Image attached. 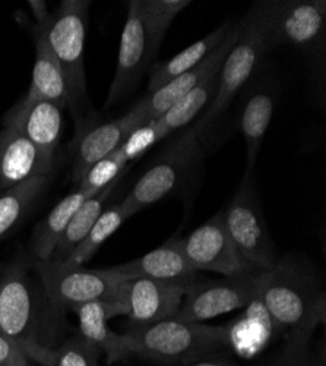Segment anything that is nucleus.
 <instances>
[{
	"label": "nucleus",
	"mask_w": 326,
	"mask_h": 366,
	"mask_svg": "<svg viewBox=\"0 0 326 366\" xmlns=\"http://www.w3.org/2000/svg\"><path fill=\"white\" fill-rule=\"evenodd\" d=\"M259 296L270 312L275 337L313 335L326 320V296L312 262L287 254L260 274Z\"/></svg>",
	"instance_id": "f257e3e1"
},
{
	"label": "nucleus",
	"mask_w": 326,
	"mask_h": 366,
	"mask_svg": "<svg viewBox=\"0 0 326 366\" xmlns=\"http://www.w3.org/2000/svg\"><path fill=\"white\" fill-rule=\"evenodd\" d=\"M58 314L43 285L28 271V264L15 261L0 276V332L19 345L36 343L53 347Z\"/></svg>",
	"instance_id": "f03ea898"
},
{
	"label": "nucleus",
	"mask_w": 326,
	"mask_h": 366,
	"mask_svg": "<svg viewBox=\"0 0 326 366\" xmlns=\"http://www.w3.org/2000/svg\"><path fill=\"white\" fill-rule=\"evenodd\" d=\"M271 51L268 43V21L265 2L256 4L240 22V36L227 54L218 74L214 99L192 125L199 141L213 138V132L224 125L228 110L245 86L265 53Z\"/></svg>",
	"instance_id": "7ed1b4c3"
},
{
	"label": "nucleus",
	"mask_w": 326,
	"mask_h": 366,
	"mask_svg": "<svg viewBox=\"0 0 326 366\" xmlns=\"http://www.w3.org/2000/svg\"><path fill=\"white\" fill-rule=\"evenodd\" d=\"M131 357L138 356L160 363L186 366L227 349L225 325H205L182 320L131 328L123 334Z\"/></svg>",
	"instance_id": "20e7f679"
},
{
	"label": "nucleus",
	"mask_w": 326,
	"mask_h": 366,
	"mask_svg": "<svg viewBox=\"0 0 326 366\" xmlns=\"http://www.w3.org/2000/svg\"><path fill=\"white\" fill-rule=\"evenodd\" d=\"M203 144L192 125L183 128L145 170L122 201L131 217L161 199L183 192L200 177Z\"/></svg>",
	"instance_id": "39448f33"
},
{
	"label": "nucleus",
	"mask_w": 326,
	"mask_h": 366,
	"mask_svg": "<svg viewBox=\"0 0 326 366\" xmlns=\"http://www.w3.org/2000/svg\"><path fill=\"white\" fill-rule=\"evenodd\" d=\"M91 2L86 0H63L51 14L46 28L37 29L61 66L68 91V107L79 119L86 104V78L83 50L88 28V12Z\"/></svg>",
	"instance_id": "423d86ee"
},
{
	"label": "nucleus",
	"mask_w": 326,
	"mask_h": 366,
	"mask_svg": "<svg viewBox=\"0 0 326 366\" xmlns=\"http://www.w3.org/2000/svg\"><path fill=\"white\" fill-rule=\"evenodd\" d=\"M37 274L49 299L61 311L75 312L91 302L125 303L126 283L108 271L91 269L83 265L33 259L29 264Z\"/></svg>",
	"instance_id": "0eeeda50"
},
{
	"label": "nucleus",
	"mask_w": 326,
	"mask_h": 366,
	"mask_svg": "<svg viewBox=\"0 0 326 366\" xmlns=\"http://www.w3.org/2000/svg\"><path fill=\"white\" fill-rule=\"evenodd\" d=\"M271 50L292 46L312 60L317 72L323 68L326 2L325 0H292L265 2Z\"/></svg>",
	"instance_id": "6e6552de"
},
{
	"label": "nucleus",
	"mask_w": 326,
	"mask_h": 366,
	"mask_svg": "<svg viewBox=\"0 0 326 366\" xmlns=\"http://www.w3.org/2000/svg\"><path fill=\"white\" fill-rule=\"evenodd\" d=\"M223 219L230 239L246 265L256 271H266L275 264V247L252 174H245L239 191L223 209Z\"/></svg>",
	"instance_id": "1a4fd4ad"
},
{
	"label": "nucleus",
	"mask_w": 326,
	"mask_h": 366,
	"mask_svg": "<svg viewBox=\"0 0 326 366\" xmlns=\"http://www.w3.org/2000/svg\"><path fill=\"white\" fill-rule=\"evenodd\" d=\"M262 271H249L211 282H193L182 300L175 320L205 322L240 310L259 295Z\"/></svg>",
	"instance_id": "9d476101"
},
{
	"label": "nucleus",
	"mask_w": 326,
	"mask_h": 366,
	"mask_svg": "<svg viewBox=\"0 0 326 366\" xmlns=\"http://www.w3.org/2000/svg\"><path fill=\"white\" fill-rule=\"evenodd\" d=\"M182 251L193 269L211 271L224 277L256 271L245 264L227 232L223 211L182 239Z\"/></svg>",
	"instance_id": "9b49d317"
},
{
	"label": "nucleus",
	"mask_w": 326,
	"mask_h": 366,
	"mask_svg": "<svg viewBox=\"0 0 326 366\" xmlns=\"http://www.w3.org/2000/svg\"><path fill=\"white\" fill-rule=\"evenodd\" d=\"M156 56L142 24L138 0H132L118 46L117 68L107 96V107L133 93Z\"/></svg>",
	"instance_id": "f8f14e48"
},
{
	"label": "nucleus",
	"mask_w": 326,
	"mask_h": 366,
	"mask_svg": "<svg viewBox=\"0 0 326 366\" xmlns=\"http://www.w3.org/2000/svg\"><path fill=\"white\" fill-rule=\"evenodd\" d=\"M190 285L139 279L126 283L128 330L174 318Z\"/></svg>",
	"instance_id": "ddd939ff"
},
{
	"label": "nucleus",
	"mask_w": 326,
	"mask_h": 366,
	"mask_svg": "<svg viewBox=\"0 0 326 366\" xmlns=\"http://www.w3.org/2000/svg\"><path fill=\"white\" fill-rule=\"evenodd\" d=\"M145 116L146 104L142 99L122 117L97 125L78 139L72 164V180L76 185L91 166L110 156L133 131L145 125Z\"/></svg>",
	"instance_id": "4468645a"
},
{
	"label": "nucleus",
	"mask_w": 326,
	"mask_h": 366,
	"mask_svg": "<svg viewBox=\"0 0 326 366\" xmlns=\"http://www.w3.org/2000/svg\"><path fill=\"white\" fill-rule=\"evenodd\" d=\"M239 36H240V22L235 26H231L225 39L208 56H206L199 65L185 72L183 75L167 82L165 85L154 91V93L146 94L143 97L146 104L145 124H150V122L160 119L175 102H179L182 97L190 93V91L196 88L202 81H205L206 78L214 74H218L227 54L234 47L237 40H239Z\"/></svg>",
	"instance_id": "2eb2a0df"
},
{
	"label": "nucleus",
	"mask_w": 326,
	"mask_h": 366,
	"mask_svg": "<svg viewBox=\"0 0 326 366\" xmlns=\"http://www.w3.org/2000/svg\"><path fill=\"white\" fill-rule=\"evenodd\" d=\"M4 127L16 128L53 163L56 148L62 137L63 109L47 100H21L5 114Z\"/></svg>",
	"instance_id": "dca6fc26"
},
{
	"label": "nucleus",
	"mask_w": 326,
	"mask_h": 366,
	"mask_svg": "<svg viewBox=\"0 0 326 366\" xmlns=\"http://www.w3.org/2000/svg\"><path fill=\"white\" fill-rule=\"evenodd\" d=\"M108 271L125 283L150 279L192 285L198 279V271L190 267L182 251V239L175 237L141 258L108 267Z\"/></svg>",
	"instance_id": "f3484780"
},
{
	"label": "nucleus",
	"mask_w": 326,
	"mask_h": 366,
	"mask_svg": "<svg viewBox=\"0 0 326 366\" xmlns=\"http://www.w3.org/2000/svg\"><path fill=\"white\" fill-rule=\"evenodd\" d=\"M53 163L16 128L0 131V194L37 176L51 174Z\"/></svg>",
	"instance_id": "a211bd4d"
},
{
	"label": "nucleus",
	"mask_w": 326,
	"mask_h": 366,
	"mask_svg": "<svg viewBox=\"0 0 326 366\" xmlns=\"http://www.w3.org/2000/svg\"><path fill=\"white\" fill-rule=\"evenodd\" d=\"M75 314L79 320V334L98 347V350L107 356L108 363L131 357L123 334H117L108 327V320L128 314L126 305L114 302H91L82 305Z\"/></svg>",
	"instance_id": "6ab92c4d"
},
{
	"label": "nucleus",
	"mask_w": 326,
	"mask_h": 366,
	"mask_svg": "<svg viewBox=\"0 0 326 366\" xmlns=\"http://www.w3.org/2000/svg\"><path fill=\"white\" fill-rule=\"evenodd\" d=\"M245 312L225 325L227 347L239 356H255L260 353L275 337V328L270 312L258 295Z\"/></svg>",
	"instance_id": "aec40b11"
},
{
	"label": "nucleus",
	"mask_w": 326,
	"mask_h": 366,
	"mask_svg": "<svg viewBox=\"0 0 326 366\" xmlns=\"http://www.w3.org/2000/svg\"><path fill=\"white\" fill-rule=\"evenodd\" d=\"M34 43L36 62L33 69V79L28 93L22 100H47L65 109L68 107V91L63 72L50 51L44 36L37 29H34Z\"/></svg>",
	"instance_id": "412c9836"
},
{
	"label": "nucleus",
	"mask_w": 326,
	"mask_h": 366,
	"mask_svg": "<svg viewBox=\"0 0 326 366\" xmlns=\"http://www.w3.org/2000/svg\"><path fill=\"white\" fill-rule=\"evenodd\" d=\"M93 195L96 194L78 188L58 202L39 223L31 239V252L34 259L47 261L51 258L57 242L61 240L76 209Z\"/></svg>",
	"instance_id": "4be33fe9"
},
{
	"label": "nucleus",
	"mask_w": 326,
	"mask_h": 366,
	"mask_svg": "<svg viewBox=\"0 0 326 366\" xmlns=\"http://www.w3.org/2000/svg\"><path fill=\"white\" fill-rule=\"evenodd\" d=\"M230 29H231L230 22H225L218 28H215L214 31H211L208 36L202 37L196 43L182 50L179 54L173 56L171 59L165 60V62L154 65L150 72V82H148L146 94L154 93V91H157L167 82L173 81L174 78L183 75L185 72L199 65L202 60L225 39Z\"/></svg>",
	"instance_id": "5701e85b"
},
{
	"label": "nucleus",
	"mask_w": 326,
	"mask_h": 366,
	"mask_svg": "<svg viewBox=\"0 0 326 366\" xmlns=\"http://www.w3.org/2000/svg\"><path fill=\"white\" fill-rule=\"evenodd\" d=\"M122 177L116 179L107 185L104 189L88 198L73 214L69 224L66 226L61 240L57 242L56 249L50 258L53 262H65L69 255L73 252V249L83 240V237L88 234L98 220V217L103 214V211L107 207V201L111 197L114 188L117 187L118 180Z\"/></svg>",
	"instance_id": "b1692460"
},
{
	"label": "nucleus",
	"mask_w": 326,
	"mask_h": 366,
	"mask_svg": "<svg viewBox=\"0 0 326 366\" xmlns=\"http://www.w3.org/2000/svg\"><path fill=\"white\" fill-rule=\"evenodd\" d=\"M274 114V97L265 91H256L243 106L240 114V129L246 142L248 167L245 174H252L259 151Z\"/></svg>",
	"instance_id": "393cba45"
},
{
	"label": "nucleus",
	"mask_w": 326,
	"mask_h": 366,
	"mask_svg": "<svg viewBox=\"0 0 326 366\" xmlns=\"http://www.w3.org/2000/svg\"><path fill=\"white\" fill-rule=\"evenodd\" d=\"M29 360L40 366H98L101 352L81 334L62 342L56 347L36 343L21 345Z\"/></svg>",
	"instance_id": "a878e982"
},
{
	"label": "nucleus",
	"mask_w": 326,
	"mask_h": 366,
	"mask_svg": "<svg viewBox=\"0 0 326 366\" xmlns=\"http://www.w3.org/2000/svg\"><path fill=\"white\" fill-rule=\"evenodd\" d=\"M50 174L28 179L0 194V240H4L44 194L50 185Z\"/></svg>",
	"instance_id": "bb28decb"
},
{
	"label": "nucleus",
	"mask_w": 326,
	"mask_h": 366,
	"mask_svg": "<svg viewBox=\"0 0 326 366\" xmlns=\"http://www.w3.org/2000/svg\"><path fill=\"white\" fill-rule=\"evenodd\" d=\"M218 74H214L202 81L190 93H188L179 102H175L160 119L154 120L165 137L174 131L189 127L190 122L200 113V110L208 107L217 91Z\"/></svg>",
	"instance_id": "cd10ccee"
},
{
	"label": "nucleus",
	"mask_w": 326,
	"mask_h": 366,
	"mask_svg": "<svg viewBox=\"0 0 326 366\" xmlns=\"http://www.w3.org/2000/svg\"><path fill=\"white\" fill-rule=\"evenodd\" d=\"M129 217V211L123 207L122 202L106 208L103 211V214L96 222V224L93 226V229L88 232V234L73 249V252L65 262L73 265H85V262L90 261L98 252V249L104 245V242L121 229V226Z\"/></svg>",
	"instance_id": "c85d7f7f"
},
{
	"label": "nucleus",
	"mask_w": 326,
	"mask_h": 366,
	"mask_svg": "<svg viewBox=\"0 0 326 366\" xmlns=\"http://www.w3.org/2000/svg\"><path fill=\"white\" fill-rule=\"evenodd\" d=\"M189 5H192V2L188 0H138L142 24L156 53H158L168 28L177 15Z\"/></svg>",
	"instance_id": "c756f323"
},
{
	"label": "nucleus",
	"mask_w": 326,
	"mask_h": 366,
	"mask_svg": "<svg viewBox=\"0 0 326 366\" xmlns=\"http://www.w3.org/2000/svg\"><path fill=\"white\" fill-rule=\"evenodd\" d=\"M126 166L128 163L116 149L110 156H107L106 159L91 166L90 170L85 173V176L79 182V185L76 187L83 191L97 194L101 189H104L107 185H110V183L114 182L116 179L122 177L123 173L126 172Z\"/></svg>",
	"instance_id": "7c9ffc66"
},
{
	"label": "nucleus",
	"mask_w": 326,
	"mask_h": 366,
	"mask_svg": "<svg viewBox=\"0 0 326 366\" xmlns=\"http://www.w3.org/2000/svg\"><path fill=\"white\" fill-rule=\"evenodd\" d=\"M312 335H288L278 355L281 366H326L325 353L310 352Z\"/></svg>",
	"instance_id": "2f4dec72"
},
{
	"label": "nucleus",
	"mask_w": 326,
	"mask_h": 366,
	"mask_svg": "<svg viewBox=\"0 0 326 366\" xmlns=\"http://www.w3.org/2000/svg\"><path fill=\"white\" fill-rule=\"evenodd\" d=\"M164 138L165 135L157 125V122H150V124H145L136 131H133L123 141V144L117 148V151L118 154L125 159V162L129 163L143 156L148 149Z\"/></svg>",
	"instance_id": "473e14b6"
},
{
	"label": "nucleus",
	"mask_w": 326,
	"mask_h": 366,
	"mask_svg": "<svg viewBox=\"0 0 326 366\" xmlns=\"http://www.w3.org/2000/svg\"><path fill=\"white\" fill-rule=\"evenodd\" d=\"M0 366H31L22 346L0 332Z\"/></svg>",
	"instance_id": "72a5a7b5"
},
{
	"label": "nucleus",
	"mask_w": 326,
	"mask_h": 366,
	"mask_svg": "<svg viewBox=\"0 0 326 366\" xmlns=\"http://www.w3.org/2000/svg\"><path fill=\"white\" fill-rule=\"evenodd\" d=\"M28 6H29V9H31L33 18L36 21L34 28H37V29L46 28V25L49 24V21L51 18V14L49 12L47 4L43 2V0H29Z\"/></svg>",
	"instance_id": "f704fd0d"
},
{
	"label": "nucleus",
	"mask_w": 326,
	"mask_h": 366,
	"mask_svg": "<svg viewBox=\"0 0 326 366\" xmlns=\"http://www.w3.org/2000/svg\"><path fill=\"white\" fill-rule=\"evenodd\" d=\"M186 366H237L234 363V360L231 357H228L227 355H211V356H206L200 360H196L190 365Z\"/></svg>",
	"instance_id": "c9c22d12"
},
{
	"label": "nucleus",
	"mask_w": 326,
	"mask_h": 366,
	"mask_svg": "<svg viewBox=\"0 0 326 366\" xmlns=\"http://www.w3.org/2000/svg\"><path fill=\"white\" fill-rule=\"evenodd\" d=\"M258 366H259V365H258ZM260 366H281V365H280V359H278V356H275V357H274V360H272L271 363L260 365Z\"/></svg>",
	"instance_id": "e433bc0d"
}]
</instances>
